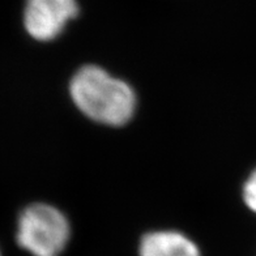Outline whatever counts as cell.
Returning a JSON list of instances; mask_svg holds the SVG:
<instances>
[{
  "label": "cell",
  "instance_id": "cell-1",
  "mask_svg": "<svg viewBox=\"0 0 256 256\" xmlns=\"http://www.w3.org/2000/svg\"><path fill=\"white\" fill-rule=\"evenodd\" d=\"M70 93L78 110L101 124L123 126L135 114L134 89L98 66L81 67L72 78Z\"/></svg>",
  "mask_w": 256,
  "mask_h": 256
},
{
  "label": "cell",
  "instance_id": "cell-2",
  "mask_svg": "<svg viewBox=\"0 0 256 256\" xmlns=\"http://www.w3.org/2000/svg\"><path fill=\"white\" fill-rule=\"evenodd\" d=\"M70 240V221L55 206L36 202L18 216L17 244L32 256H62Z\"/></svg>",
  "mask_w": 256,
  "mask_h": 256
},
{
  "label": "cell",
  "instance_id": "cell-3",
  "mask_svg": "<svg viewBox=\"0 0 256 256\" xmlns=\"http://www.w3.org/2000/svg\"><path fill=\"white\" fill-rule=\"evenodd\" d=\"M78 14L76 0H28L24 26L32 38L46 42L56 38Z\"/></svg>",
  "mask_w": 256,
  "mask_h": 256
},
{
  "label": "cell",
  "instance_id": "cell-4",
  "mask_svg": "<svg viewBox=\"0 0 256 256\" xmlns=\"http://www.w3.org/2000/svg\"><path fill=\"white\" fill-rule=\"evenodd\" d=\"M138 256H202L199 246L176 230L146 232L138 243Z\"/></svg>",
  "mask_w": 256,
  "mask_h": 256
},
{
  "label": "cell",
  "instance_id": "cell-5",
  "mask_svg": "<svg viewBox=\"0 0 256 256\" xmlns=\"http://www.w3.org/2000/svg\"><path fill=\"white\" fill-rule=\"evenodd\" d=\"M243 200L246 206L256 213V168L243 186Z\"/></svg>",
  "mask_w": 256,
  "mask_h": 256
},
{
  "label": "cell",
  "instance_id": "cell-6",
  "mask_svg": "<svg viewBox=\"0 0 256 256\" xmlns=\"http://www.w3.org/2000/svg\"><path fill=\"white\" fill-rule=\"evenodd\" d=\"M0 256H2V252H0Z\"/></svg>",
  "mask_w": 256,
  "mask_h": 256
}]
</instances>
